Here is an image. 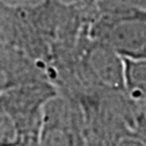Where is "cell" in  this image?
Here are the masks:
<instances>
[{
  "label": "cell",
  "instance_id": "obj_6",
  "mask_svg": "<svg viewBox=\"0 0 146 146\" xmlns=\"http://www.w3.org/2000/svg\"><path fill=\"white\" fill-rule=\"evenodd\" d=\"M52 1L58 10L88 19L99 0H52Z\"/></svg>",
  "mask_w": 146,
  "mask_h": 146
},
{
  "label": "cell",
  "instance_id": "obj_5",
  "mask_svg": "<svg viewBox=\"0 0 146 146\" xmlns=\"http://www.w3.org/2000/svg\"><path fill=\"white\" fill-rule=\"evenodd\" d=\"M123 80L127 98L146 107V60L123 58Z\"/></svg>",
  "mask_w": 146,
  "mask_h": 146
},
{
  "label": "cell",
  "instance_id": "obj_1",
  "mask_svg": "<svg viewBox=\"0 0 146 146\" xmlns=\"http://www.w3.org/2000/svg\"><path fill=\"white\" fill-rule=\"evenodd\" d=\"M57 92L49 78L16 84L0 92V146H36L43 107Z\"/></svg>",
  "mask_w": 146,
  "mask_h": 146
},
{
  "label": "cell",
  "instance_id": "obj_4",
  "mask_svg": "<svg viewBox=\"0 0 146 146\" xmlns=\"http://www.w3.org/2000/svg\"><path fill=\"white\" fill-rule=\"evenodd\" d=\"M38 78H49V76L26 54L0 43V92Z\"/></svg>",
  "mask_w": 146,
  "mask_h": 146
},
{
  "label": "cell",
  "instance_id": "obj_3",
  "mask_svg": "<svg viewBox=\"0 0 146 146\" xmlns=\"http://www.w3.org/2000/svg\"><path fill=\"white\" fill-rule=\"evenodd\" d=\"M36 146H87V119L77 98L58 91L47 100Z\"/></svg>",
  "mask_w": 146,
  "mask_h": 146
},
{
  "label": "cell",
  "instance_id": "obj_7",
  "mask_svg": "<svg viewBox=\"0 0 146 146\" xmlns=\"http://www.w3.org/2000/svg\"><path fill=\"white\" fill-rule=\"evenodd\" d=\"M116 1L126 3V4H130V5H135V7L145 8L146 10V0H116Z\"/></svg>",
  "mask_w": 146,
  "mask_h": 146
},
{
  "label": "cell",
  "instance_id": "obj_2",
  "mask_svg": "<svg viewBox=\"0 0 146 146\" xmlns=\"http://www.w3.org/2000/svg\"><path fill=\"white\" fill-rule=\"evenodd\" d=\"M87 34L122 58L146 60V10L116 0H99L87 21Z\"/></svg>",
  "mask_w": 146,
  "mask_h": 146
}]
</instances>
